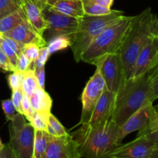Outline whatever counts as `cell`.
I'll return each mask as SVG.
<instances>
[{"label":"cell","mask_w":158,"mask_h":158,"mask_svg":"<svg viewBox=\"0 0 158 158\" xmlns=\"http://www.w3.org/2000/svg\"><path fill=\"white\" fill-rule=\"evenodd\" d=\"M72 37L68 35H59L49 40L47 42L48 51L49 54H52L57 51L63 50L67 47H70Z\"/></svg>","instance_id":"cell-22"},{"label":"cell","mask_w":158,"mask_h":158,"mask_svg":"<svg viewBox=\"0 0 158 158\" xmlns=\"http://www.w3.org/2000/svg\"><path fill=\"white\" fill-rule=\"evenodd\" d=\"M148 158H158V144L155 147Z\"/></svg>","instance_id":"cell-44"},{"label":"cell","mask_w":158,"mask_h":158,"mask_svg":"<svg viewBox=\"0 0 158 158\" xmlns=\"http://www.w3.org/2000/svg\"><path fill=\"white\" fill-rule=\"evenodd\" d=\"M3 147H4V143H3L2 142L1 139H0V151H1V150L2 149Z\"/></svg>","instance_id":"cell-48"},{"label":"cell","mask_w":158,"mask_h":158,"mask_svg":"<svg viewBox=\"0 0 158 158\" xmlns=\"http://www.w3.org/2000/svg\"><path fill=\"white\" fill-rule=\"evenodd\" d=\"M24 94H25L23 89H22V88H19V89H15V90H12V98H11V100H12L17 112L21 114V103L23 97H24Z\"/></svg>","instance_id":"cell-35"},{"label":"cell","mask_w":158,"mask_h":158,"mask_svg":"<svg viewBox=\"0 0 158 158\" xmlns=\"http://www.w3.org/2000/svg\"><path fill=\"white\" fill-rule=\"evenodd\" d=\"M29 101L34 111L50 112L52 100L49 94L45 91V89H42L38 86L33 94L29 97Z\"/></svg>","instance_id":"cell-18"},{"label":"cell","mask_w":158,"mask_h":158,"mask_svg":"<svg viewBox=\"0 0 158 158\" xmlns=\"http://www.w3.org/2000/svg\"><path fill=\"white\" fill-rule=\"evenodd\" d=\"M94 1L98 5H100V6H103V7L111 9L113 4H114V0H94Z\"/></svg>","instance_id":"cell-42"},{"label":"cell","mask_w":158,"mask_h":158,"mask_svg":"<svg viewBox=\"0 0 158 158\" xmlns=\"http://www.w3.org/2000/svg\"><path fill=\"white\" fill-rule=\"evenodd\" d=\"M154 108H155V114H154V117H153V119L151 120L150 124L148 125V127L146 129L143 130V131H139L137 137L146 135V134H149V133H151L153 132V131H155L158 130V105L157 106H154Z\"/></svg>","instance_id":"cell-34"},{"label":"cell","mask_w":158,"mask_h":158,"mask_svg":"<svg viewBox=\"0 0 158 158\" xmlns=\"http://www.w3.org/2000/svg\"><path fill=\"white\" fill-rule=\"evenodd\" d=\"M49 7L56 12L74 18L80 19L85 15L82 0H58Z\"/></svg>","instance_id":"cell-17"},{"label":"cell","mask_w":158,"mask_h":158,"mask_svg":"<svg viewBox=\"0 0 158 158\" xmlns=\"http://www.w3.org/2000/svg\"><path fill=\"white\" fill-rule=\"evenodd\" d=\"M140 137H143L147 140L154 142V143H157L158 144V130L155 131H153L151 133H149V134H146V135L140 136Z\"/></svg>","instance_id":"cell-41"},{"label":"cell","mask_w":158,"mask_h":158,"mask_svg":"<svg viewBox=\"0 0 158 158\" xmlns=\"http://www.w3.org/2000/svg\"><path fill=\"white\" fill-rule=\"evenodd\" d=\"M1 35L12 39L23 46L29 43H35L42 48L47 44L43 35H40L29 22H24Z\"/></svg>","instance_id":"cell-15"},{"label":"cell","mask_w":158,"mask_h":158,"mask_svg":"<svg viewBox=\"0 0 158 158\" xmlns=\"http://www.w3.org/2000/svg\"><path fill=\"white\" fill-rule=\"evenodd\" d=\"M2 108L4 112L7 121H11L16 116L18 112L11 99H7L2 101Z\"/></svg>","instance_id":"cell-27"},{"label":"cell","mask_w":158,"mask_h":158,"mask_svg":"<svg viewBox=\"0 0 158 158\" xmlns=\"http://www.w3.org/2000/svg\"><path fill=\"white\" fill-rule=\"evenodd\" d=\"M9 145L18 158H32L35 129L24 116L17 114L9 124Z\"/></svg>","instance_id":"cell-6"},{"label":"cell","mask_w":158,"mask_h":158,"mask_svg":"<svg viewBox=\"0 0 158 158\" xmlns=\"http://www.w3.org/2000/svg\"><path fill=\"white\" fill-rule=\"evenodd\" d=\"M46 3H47V5L49 6H53L54 4H55L56 2L58 0H46Z\"/></svg>","instance_id":"cell-46"},{"label":"cell","mask_w":158,"mask_h":158,"mask_svg":"<svg viewBox=\"0 0 158 158\" xmlns=\"http://www.w3.org/2000/svg\"><path fill=\"white\" fill-rule=\"evenodd\" d=\"M106 84V89L116 93L123 79V67L119 52L108 54L95 64Z\"/></svg>","instance_id":"cell-9"},{"label":"cell","mask_w":158,"mask_h":158,"mask_svg":"<svg viewBox=\"0 0 158 158\" xmlns=\"http://www.w3.org/2000/svg\"><path fill=\"white\" fill-rule=\"evenodd\" d=\"M155 100L148 73L137 79H123L116 92L111 120L120 127L140 108Z\"/></svg>","instance_id":"cell-1"},{"label":"cell","mask_w":158,"mask_h":158,"mask_svg":"<svg viewBox=\"0 0 158 158\" xmlns=\"http://www.w3.org/2000/svg\"><path fill=\"white\" fill-rule=\"evenodd\" d=\"M78 144L71 134L57 137L49 135L45 158H80Z\"/></svg>","instance_id":"cell-12"},{"label":"cell","mask_w":158,"mask_h":158,"mask_svg":"<svg viewBox=\"0 0 158 158\" xmlns=\"http://www.w3.org/2000/svg\"><path fill=\"white\" fill-rule=\"evenodd\" d=\"M12 1H13L15 4L18 5V6L20 7V6H21V0H12Z\"/></svg>","instance_id":"cell-47"},{"label":"cell","mask_w":158,"mask_h":158,"mask_svg":"<svg viewBox=\"0 0 158 158\" xmlns=\"http://www.w3.org/2000/svg\"><path fill=\"white\" fill-rule=\"evenodd\" d=\"M20 7L29 24L40 35H43L47 29V23L43 16L41 8L33 0H21Z\"/></svg>","instance_id":"cell-16"},{"label":"cell","mask_w":158,"mask_h":158,"mask_svg":"<svg viewBox=\"0 0 158 158\" xmlns=\"http://www.w3.org/2000/svg\"><path fill=\"white\" fill-rule=\"evenodd\" d=\"M118 126L112 120L95 126L82 124L71 134L78 144L81 157L108 158L110 153L118 146Z\"/></svg>","instance_id":"cell-2"},{"label":"cell","mask_w":158,"mask_h":158,"mask_svg":"<svg viewBox=\"0 0 158 158\" xmlns=\"http://www.w3.org/2000/svg\"><path fill=\"white\" fill-rule=\"evenodd\" d=\"M50 113L46 111H35L29 122L35 130L47 131Z\"/></svg>","instance_id":"cell-24"},{"label":"cell","mask_w":158,"mask_h":158,"mask_svg":"<svg viewBox=\"0 0 158 158\" xmlns=\"http://www.w3.org/2000/svg\"><path fill=\"white\" fill-rule=\"evenodd\" d=\"M82 4L85 15L98 16L107 15L112 12L111 9L103 7L96 3L94 0H82Z\"/></svg>","instance_id":"cell-23"},{"label":"cell","mask_w":158,"mask_h":158,"mask_svg":"<svg viewBox=\"0 0 158 158\" xmlns=\"http://www.w3.org/2000/svg\"><path fill=\"white\" fill-rule=\"evenodd\" d=\"M124 12L120 10H112L104 15H84L79 19L77 31L73 35L70 48L77 63L81 61V56L94 39L112 23L121 18Z\"/></svg>","instance_id":"cell-5"},{"label":"cell","mask_w":158,"mask_h":158,"mask_svg":"<svg viewBox=\"0 0 158 158\" xmlns=\"http://www.w3.org/2000/svg\"><path fill=\"white\" fill-rule=\"evenodd\" d=\"M106 89L104 80L100 75L98 69H97L82 93V113L79 124L82 125L88 123L96 104Z\"/></svg>","instance_id":"cell-8"},{"label":"cell","mask_w":158,"mask_h":158,"mask_svg":"<svg viewBox=\"0 0 158 158\" xmlns=\"http://www.w3.org/2000/svg\"><path fill=\"white\" fill-rule=\"evenodd\" d=\"M28 22L21 7L12 13L0 19V35L11 30L18 25Z\"/></svg>","instance_id":"cell-19"},{"label":"cell","mask_w":158,"mask_h":158,"mask_svg":"<svg viewBox=\"0 0 158 158\" xmlns=\"http://www.w3.org/2000/svg\"><path fill=\"white\" fill-rule=\"evenodd\" d=\"M158 60V37L154 36L137 56L131 79H137L149 72Z\"/></svg>","instance_id":"cell-13"},{"label":"cell","mask_w":158,"mask_h":158,"mask_svg":"<svg viewBox=\"0 0 158 158\" xmlns=\"http://www.w3.org/2000/svg\"><path fill=\"white\" fill-rule=\"evenodd\" d=\"M31 66H32V63L27 58V56L23 52L18 58L15 71L20 73H24L28 69H30Z\"/></svg>","instance_id":"cell-33"},{"label":"cell","mask_w":158,"mask_h":158,"mask_svg":"<svg viewBox=\"0 0 158 158\" xmlns=\"http://www.w3.org/2000/svg\"><path fill=\"white\" fill-rule=\"evenodd\" d=\"M134 16L123 15L105 28L91 43L81 56V61L95 66L108 54L119 52L134 21Z\"/></svg>","instance_id":"cell-4"},{"label":"cell","mask_w":158,"mask_h":158,"mask_svg":"<svg viewBox=\"0 0 158 158\" xmlns=\"http://www.w3.org/2000/svg\"><path fill=\"white\" fill-rule=\"evenodd\" d=\"M0 47L2 48L4 52L6 53V55L7 56L8 58H9V61L11 62L12 66L15 67H16V64H17V61H18V55L15 53V51L12 49V48L9 46V44L7 43V42L3 39V37H2L0 35Z\"/></svg>","instance_id":"cell-26"},{"label":"cell","mask_w":158,"mask_h":158,"mask_svg":"<svg viewBox=\"0 0 158 158\" xmlns=\"http://www.w3.org/2000/svg\"><path fill=\"white\" fill-rule=\"evenodd\" d=\"M157 144L143 137H137L131 142L118 145L110 153L108 158H148Z\"/></svg>","instance_id":"cell-11"},{"label":"cell","mask_w":158,"mask_h":158,"mask_svg":"<svg viewBox=\"0 0 158 158\" xmlns=\"http://www.w3.org/2000/svg\"><path fill=\"white\" fill-rule=\"evenodd\" d=\"M155 114V108L153 103H147L143 106L136 111L125 123L118 127L117 141L119 145L121 144L122 140L134 131H141L146 129L151 123Z\"/></svg>","instance_id":"cell-10"},{"label":"cell","mask_w":158,"mask_h":158,"mask_svg":"<svg viewBox=\"0 0 158 158\" xmlns=\"http://www.w3.org/2000/svg\"><path fill=\"white\" fill-rule=\"evenodd\" d=\"M157 15L148 8L134 15V21L120 47L119 54L123 67V79H131L137 56L143 46L154 36V30Z\"/></svg>","instance_id":"cell-3"},{"label":"cell","mask_w":158,"mask_h":158,"mask_svg":"<svg viewBox=\"0 0 158 158\" xmlns=\"http://www.w3.org/2000/svg\"><path fill=\"white\" fill-rule=\"evenodd\" d=\"M116 93L105 89L96 104L90 119L88 123H84L89 126H95L111 120L115 104Z\"/></svg>","instance_id":"cell-14"},{"label":"cell","mask_w":158,"mask_h":158,"mask_svg":"<svg viewBox=\"0 0 158 158\" xmlns=\"http://www.w3.org/2000/svg\"><path fill=\"white\" fill-rule=\"evenodd\" d=\"M49 56H50V54H49V51H48L47 46H46L40 48V54H39L38 58H37L36 61H35L34 67H42V66H45V64L47 62Z\"/></svg>","instance_id":"cell-37"},{"label":"cell","mask_w":158,"mask_h":158,"mask_svg":"<svg viewBox=\"0 0 158 158\" xmlns=\"http://www.w3.org/2000/svg\"><path fill=\"white\" fill-rule=\"evenodd\" d=\"M1 36L3 37V39H4V40L7 42L8 44H9V46L12 48V49L15 51V53L18 55V56H19L23 53V47H24V46H23V45L20 44V43H19L18 42L15 41V40H13L12 39L9 38V37L2 36V35H1Z\"/></svg>","instance_id":"cell-39"},{"label":"cell","mask_w":158,"mask_h":158,"mask_svg":"<svg viewBox=\"0 0 158 158\" xmlns=\"http://www.w3.org/2000/svg\"><path fill=\"white\" fill-rule=\"evenodd\" d=\"M33 1L41 8L42 10H43V9H44L45 7H46L48 6L46 0H33Z\"/></svg>","instance_id":"cell-43"},{"label":"cell","mask_w":158,"mask_h":158,"mask_svg":"<svg viewBox=\"0 0 158 158\" xmlns=\"http://www.w3.org/2000/svg\"><path fill=\"white\" fill-rule=\"evenodd\" d=\"M22 74L23 77L21 88L24 94L29 97L39 86L35 73H34V69L30 68L26 72Z\"/></svg>","instance_id":"cell-21"},{"label":"cell","mask_w":158,"mask_h":158,"mask_svg":"<svg viewBox=\"0 0 158 158\" xmlns=\"http://www.w3.org/2000/svg\"><path fill=\"white\" fill-rule=\"evenodd\" d=\"M154 36L158 37V19L155 22V26H154Z\"/></svg>","instance_id":"cell-45"},{"label":"cell","mask_w":158,"mask_h":158,"mask_svg":"<svg viewBox=\"0 0 158 158\" xmlns=\"http://www.w3.org/2000/svg\"><path fill=\"white\" fill-rule=\"evenodd\" d=\"M151 87L156 98H158V60L152 69L148 72Z\"/></svg>","instance_id":"cell-31"},{"label":"cell","mask_w":158,"mask_h":158,"mask_svg":"<svg viewBox=\"0 0 158 158\" xmlns=\"http://www.w3.org/2000/svg\"><path fill=\"white\" fill-rule=\"evenodd\" d=\"M19 6L12 0H0V19L17 10Z\"/></svg>","instance_id":"cell-28"},{"label":"cell","mask_w":158,"mask_h":158,"mask_svg":"<svg viewBox=\"0 0 158 158\" xmlns=\"http://www.w3.org/2000/svg\"><path fill=\"white\" fill-rule=\"evenodd\" d=\"M0 69L6 72H14L15 71V67L12 65L11 62L9 61V58L4 51L0 47Z\"/></svg>","instance_id":"cell-36"},{"label":"cell","mask_w":158,"mask_h":158,"mask_svg":"<svg viewBox=\"0 0 158 158\" xmlns=\"http://www.w3.org/2000/svg\"><path fill=\"white\" fill-rule=\"evenodd\" d=\"M42 12L47 23V29L43 35L46 43L53 37L59 35L73 37L78 27L80 19L56 12L49 6L43 9Z\"/></svg>","instance_id":"cell-7"},{"label":"cell","mask_w":158,"mask_h":158,"mask_svg":"<svg viewBox=\"0 0 158 158\" xmlns=\"http://www.w3.org/2000/svg\"><path fill=\"white\" fill-rule=\"evenodd\" d=\"M33 69L39 87L45 89V66L34 67Z\"/></svg>","instance_id":"cell-38"},{"label":"cell","mask_w":158,"mask_h":158,"mask_svg":"<svg viewBox=\"0 0 158 158\" xmlns=\"http://www.w3.org/2000/svg\"><path fill=\"white\" fill-rule=\"evenodd\" d=\"M23 74L17 71L12 72V73L9 74L7 77L8 84H9V88L12 90L21 88L22 83H23Z\"/></svg>","instance_id":"cell-30"},{"label":"cell","mask_w":158,"mask_h":158,"mask_svg":"<svg viewBox=\"0 0 158 158\" xmlns=\"http://www.w3.org/2000/svg\"><path fill=\"white\" fill-rule=\"evenodd\" d=\"M21 112L22 114L26 117V119L28 121L30 120L32 114L35 112V111L32 110V106H31L30 101H29V97H28V96H26V94H24V97H23V100H22Z\"/></svg>","instance_id":"cell-32"},{"label":"cell","mask_w":158,"mask_h":158,"mask_svg":"<svg viewBox=\"0 0 158 158\" xmlns=\"http://www.w3.org/2000/svg\"><path fill=\"white\" fill-rule=\"evenodd\" d=\"M49 124L52 128L57 137H61V136H65L68 134L66 129L63 126V124L60 123V120L51 113L49 114Z\"/></svg>","instance_id":"cell-29"},{"label":"cell","mask_w":158,"mask_h":158,"mask_svg":"<svg viewBox=\"0 0 158 158\" xmlns=\"http://www.w3.org/2000/svg\"><path fill=\"white\" fill-rule=\"evenodd\" d=\"M49 140V134L46 131L35 130L32 158H45Z\"/></svg>","instance_id":"cell-20"},{"label":"cell","mask_w":158,"mask_h":158,"mask_svg":"<svg viewBox=\"0 0 158 158\" xmlns=\"http://www.w3.org/2000/svg\"><path fill=\"white\" fill-rule=\"evenodd\" d=\"M0 158H18L14 154L9 143L4 144L2 149L0 151Z\"/></svg>","instance_id":"cell-40"},{"label":"cell","mask_w":158,"mask_h":158,"mask_svg":"<svg viewBox=\"0 0 158 158\" xmlns=\"http://www.w3.org/2000/svg\"><path fill=\"white\" fill-rule=\"evenodd\" d=\"M40 47L35 43H29V44L25 45L23 47V52L27 56L29 61L32 63V69H33L34 65H35V61L40 54Z\"/></svg>","instance_id":"cell-25"}]
</instances>
